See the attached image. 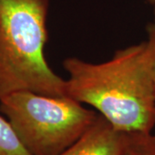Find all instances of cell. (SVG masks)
Here are the masks:
<instances>
[{
  "mask_svg": "<svg viewBox=\"0 0 155 155\" xmlns=\"http://www.w3.org/2000/svg\"><path fill=\"white\" fill-rule=\"evenodd\" d=\"M63 67L67 97L95 108L122 133L152 134L155 85L148 40L117 50L102 63L70 57Z\"/></svg>",
  "mask_w": 155,
  "mask_h": 155,
  "instance_id": "obj_1",
  "label": "cell"
},
{
  "mask_svg": "<svg viewBox=\"0 0 155 155\" xmlns=\"http://www.w3.org/2000/svg\"><path fill=\"white\" fill-rule=\"evenodd\" d=\"M49 0H0V98L19 91L67 97L45 57Z\"/></svg>",
  "mask_w": 155,
  "mask_h": 155,
  "instance_id": "obj_2",
  "label": "cell"
},
{
  "mask_svg": "<svg viewBox=\"0 0 155 155\" xmlns=\"http://www.w3.org/2000/svg\"><path fill=\"white\" fill-rule=\"evenodd\" d=\"M7 117L31 155H60L91 127L98 114L69 97L19 91L0 98Z\"/></svg>",
  "mask_w": 155,
  "mask_h": 155,
  "instance_id": "obj_3",
  "label": "cell"
},
{
  "mask_svg": "<svg viewBox=\"0 0 155 155\" xmlns=\"http://www.w3.org/2000/svg\"><path fill=\"white\" fill-rule=\"evenodd\" d=\"M125 134L98 114L94 123L60 155H122Z\"/></svg>",
  "mask_w": 155,
  "mask_h": 155,
  "instance_id": "obj_4",
  "label": "cell"
},
{
  "mask_svg": "<svg viewBox=\"0 0 155 155\" xmlns=\"http://www.w3.org/2000/svg\"><path fill=\"white\" fill-rule=\"evenodd\" d=\"M0 155H31L19 140L10 122L1 115Z\"/></svg>",
  "mask_w": 155,
  "mask_h": 155,
  "instance_id": "obj_5",
  "label": "cell"
},
{
  "mask_svg": "<svg viewBox=\"0 0 155 155\" xmlns=\"http://www.w3.org/2000/svg\"><path fill=\"white\" fill-rule=\"evenodd\" d=\"M122 155H155V138L152 134H124Z\"/></svg>",
  "mask_w": 155,
  "mask_h": 155,
  "instance_id": "obj_6",
  "label": "cell"
},
{
  "mask_svg": "<svg viewBox=\"0 0 155 155\" xmlns=\"http://www.w3.org/2000/svg\"><path fill=\"white\" fill-rule=\"evenodd\" d=\"M147 40L150 41L153 51V80L155 85V22H151L147 26ZM155 138V134H153Z\"/></svg>",
  "mask_w": 155,
  "mask_h": 155,
  "instance_id": "obj_7",
  "label": "cell"
},
{
  "mask_svg": "<svg viewBox=\"0 0 155 155\" xmlns=\"http://www.w3.org/2000/svg\"><path fill=\"white\" fill-rule=\"evenodd\" d=\"M147 2L150 4V5H155V0H147Z\"/></svg>",
  "mask_w": 155,
  "mask_h": 155,
  "instance_id": "obj_8",
  "label": "cell"
},
{
  "mask_svg": "<svg viewBox=\"0 0 155 155\" xmlns=\"http://www.w3.org/2000/svg\"><path fill=\"white\" fill-rule=\"evenodd\" d=\"M153 12H154V22H155V5H154V11H153Z\"/></svg>",
  "mask_w": 155,
  "mask_h": 155,
  "instance_id": "obj_9",
  "label": "cell"
}]
</instances>
